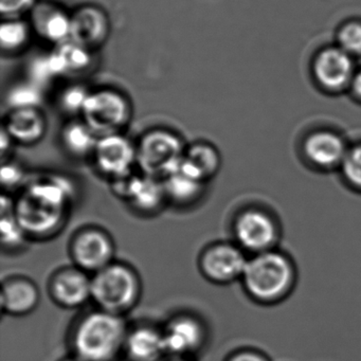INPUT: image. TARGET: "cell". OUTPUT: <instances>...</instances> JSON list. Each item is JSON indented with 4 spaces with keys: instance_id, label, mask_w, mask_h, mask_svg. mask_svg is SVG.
<instances>
[{
    "instance_id": "6da1fadb",
    "label": "cell",
    "mask_w": 361,
    "mask_h": 361,
    "mask_svg": "<svg viewBox=\"0 0 361 361\" xmlns=\"http://www.w3.org/2000/svg\"><path fill=\"white\" fill-rule=\"evenodd\" d=\"M75 196L73 181L51 175L29 181L16 202V214L29 238H51L68 216Z\"/></svg>"
},
{
    "instance_id": "7a4b0ae2",
    "label": "cell",
    "mask_w": 361,
    "mask_h": 361,
    "mask_svg": "<svg viewBox=\"0 0 361 361\" xmlns=\"http://www.w3.org/2000/svg\"><path fill=\"white\" fill-rule=\"evenodd\" d=\"M128 334L123 316L101 310L88 312L71 334L73 357L79 361H117L124 355Z\"/></svg>"
},
{
    "instance_id": "3957f363",
    "label": "cell",
    "mask_w": 361,
    "mask_h": 361,
    "mask_svg": "<svg viewBox=\"0 0 361 361\" xmlns=\"http://www.w3.org/2000/svg\"><path fill=\"white\" fill-rule=\"evenodd\" d=\"M297 281L295 264L282 251L272 249L249 257L242 283L249 297L274 304L288 297Z\"/></svg>"
},
{
    "instance_id": "277c9868",
    "label": "cell",
    "mask_w": 361,
    "mask_h": 361,
    "mask_svg": "<svg viewBox=\"0 0 361 361\" xmlns=\"http://www.w3.org/2000/svg\"><path fill=\"white\" fill-rule=\"evenodd\" d=\"M141 282L126 264L113 262L92 276V299L99 310L123 316L138 303Z\"/></svg>"
},
{
    "instance_id": "5b68a950",
    "label": "cell",
    "mask_w": 361,
    "mask_h": 361,
    "mask_svg": "<svg viewBox=\"0 0 361 361\" xmlns=\"http://www.w3.org/2000/svg\"><path fill=\"white\" fill-rule=\"evenodd\" d=\"M137 145V166L143 174L164 178L178 168L185 145L178 135L168 130L145 133Z\"/></svg>"
},
{
    "instance_id": "8992f818",
    "label": "cell",
    "mask_w": 361,
    "mask_h": 361,
    "mask_svg": "<svg viewBox=\"0 0 361 361\" xmlns=\"http://www.w3.org/2000/svg\"><path fill=\"white\" fill-rule=\"evenodd\" d=\"M132 115L130 100L111 88L90 92L82 113L83 121L99 138L121 133L130 123Z\"/></svg>"
},
{
    "instance_id": "52a82bcc",
    "label": "cell",
    "mask_w": 361,
    "mask_h": 361,
    "mask_svg": "<svg viewBox=\"0 0 361 361\" xmlns=\"http://www.w3.org/2000/svg\"><path fill=\"white\" fill-rule=\"evenodd\" d=\"M233 234L236 244L245 252L259 255L276 249L280 240V226L271 213L252 207L236 215Z\"/></svg>"
},
{
    "instance_id": "ba28073f",
    "label": "cell",
    "mask_w": 361,
    "mask_h": 361,
    "mask_svg": "<svg viewBox=\"0 0 361 361\" xmlns=\"http://www.w3.org/2000/svg\"><path fill=\"white\" fill-rule=\"evenodd\" d=\"M248 259L238 244L215 243L200 255V271L215 284H230L238 279L242 280Z\"/></svg>"
},
{
    "instance_id": "9c48e42d",
    "label": "cell",
    "mask_w": 361,
    "mask_h": 361,
    "mask_svg": "<svg viewBox=\"0 0 361 361\" xmlns=\"http://www.w3.org/2000/svg\"><path fill=\"white\" fill-rule=\"evenodd\" d=\"M71 253L77 267L88 274H96L113 263L115 244L104 230L84 228L73 236Z\"/></svg>"
},
{
    "instance_id": "30bf717a",
    "label": "cell",
    "mask_w": 361,
    "mask_h": 361,
    "mask_svg": "<svg viewBox=\"0 0 361 361\" xmlns=\"http://www.w3.org/2000/svg\"><path fill=\"white\" fill-rule=\"evenodd\" d=\"M92 158L97 169L104 176L117 180L134 173L137 145L122 133L107 135L99 138Z\"/></svg>"
},
{
    "instance_id": "8fae6325",
    "label": "cell",
    "mask_w": 361,
    "mask_h": 361,
    "mask_svg": "<svg viewBox=\"0 0 361 361\" xmlns=\"http://www.w3.org/2000/svg\"><path fill=\"white\" fill-rule=\"evenodd\" d=\"M116 194L137 212L154 213L161 208L166 200L162 179L141 174L128 175L113 181Z\"/></svg>"
},
{
    "instance_id": "7c38bea8",
    "label": "cell",
    "mask_w": 361,
    "mask_h": 361,
    "mask_svg": "<svg viewBox=\"0 0 361 361\" xmlns=\"http://www.w3.org/2000/svg\"><path fill=\"white\" fill-rule=\"evenodd\" d=\"M71 16V41L92 51L104 45L111 35V22L102 8L86 5L78 8Z\"/></svg>"
},
{
    "instance_id": "4fadbf2b",
    "label": "cell",
    "mask_w": 361,
    "mask_h": 361,
    "mask_svg": "<svg viewBox=\"0 0 361 361\" xmlns=\"http://www.w3.org/2000/svg\"><path fill=\"white\" fill-rule=\"evenodd\" d=\"M162 331L171 356H190L198 352L207 339L204 323L192 314L174 317Z\"/></svg>"
},
{
    "instance_id": "5bb4252c",
    "label": "cell",
    "mask_w": 361,
    "mask_h": 361,
    "mask_svg": "<svg viewBox=\"0 0 361 361\" xmlns=\"http://www.w3.org/2000/svg\"><path fill=\"white\" fill-rule=\"evenodd\" d=\"M49 291L58 305L80 307L92 299V278L77 266L63 268L50 280Z\"/></svg>"
},
{
    "instance_id": "9a60e30c",
    "label": "cell",
    "mask_w": 361,
    "mask_h": 361,
    "mask_svg": "<svg viewBox=\"0 0 361 361\" xmlns=\"http://www.w3.org/2000/svg\"><path fill=\"white\" fill-rule=\"evenodd\" d=\"M30 14L31 28L42 39L56 46L71 41V16L64 10L54 4L37 3Z\"/></svg>"
},
{
    "instance_id": "2e32d148",
    "label": "cell",
    "mask_w": 361,
    "mask_h": 361,
    "mask_svg": "<svg viewBox=\"0 0 361 361\" xmlns=\"http://www.w3.org/2000/svg\"><path fill=\"white\" fill-rule=\"evenodd\" d=\"M348 152L343 139L329 132L316 133L308 137L304 145L306 159L322 171L340 169Z\"/></svg>"
},
{
    "instance_id": "e0dca14e",
    "label": "cell",
    "mask_w": 361,
    "mask_h": 361,
    "mask_svg": "<svg viewBox=\"0 0 361 361\" xmlns=\"http://www.w3.org/2000/svg\"><path fill=\"white\" fill-rule=\"evenodd\" d=\"M166 354L164 331L149 325L128 331L124 345L128 361H162Z\"/></svg>"
},
{
    "instance_id": "ac0fdd59",
    "label": "cell",
    "mask_w": 361,
    "mask_h": 361,
    "mask_svg": "<svg viewBox=\"0 0 361 361\" xmlns=\"http://www.w3.org/2000/svg\"><path fill=\"white\" fill-rule=\"evenodd\" d=\"M3 126L14 142L33 145L39 143L45 136L47 121L39 107H30L11 109Z\"/></svg>"
},
{
    "instance_id": "d6986e66",
    "label": "cell",
    "mask_w": 361,
    "mask_h": 361,
    "mask_svg": "<svg viewBox=\"0 0 361 361\" xmlns=\"http://www.w3.org/2000/svg\"><path fill=\"white\" fill-rule=\"evenodd\" d=\"M39 291L35 282L16 276L4 281L1 289V308L12 316L30 314L39 305Z\"/></svg>"
},
{
    "instance_id": "ffe728a7",
    "label": "cell",
    "mask_w": 361,
    "mask_h": 361,
    "mask_svg": "<svg viewBox=\"0 0 361 361\" xmlns=\"http://www.w3.org/2000/svg\"><path fill=\"white\" fill-rule=\"evenodd\" d=\"M317 78L325 87L339 90L353 75V61L341 48L326 49L317 59L314 65Z\"/></svg>"
},
{
    "instance_id": "44dd1931",
    "label": "cell",
    "mask_w": 361,
    "mask_h": 361,
    "mask_svg": "<svg viewBox=\"0 0 361 361\" xmlns=\"http://www.w3.org/2000/svg\"><path fill=\"white\" fill-rule=\"evenodd\" d=\"M221 164V155L212 145L196 142L185 149L179 166L187 174L206 183L217 174Z\"/></svg>"
},
{
    "instance_id": "7402d4cb",
    "label": "cell",
    "mask_w": 361,
    "mask_h": 361,
    "mask_svg": "<svg viewBox=\"0 0 361 361\" xmlns=\"http://www.w3.org/2000/svg\"><path fill=\"white\" fill-rule=\"evenodd\" d=\"M166 200L177 206H188L200 200L206 183L181 170L180 166L162 178Z\"/></svg>"
},
{
    "instance_id": "603a6c76",
    "label": "cell",
    "mask_w": 361,
    "mask_h": 361,
    "mask_svg": "<svg viewBox=\"0 0 361 361\" xmlns=\"http://www.w3.org/2000/svg\"><path fill=\"white\" fill-rule=\"evenodd\" d=\"M61 139L65 149L71 156L85 158L94 155L99 137L83 120H73L63 128Z\"/></svg>"
},
{
    "instance_id": "cb8c5ba5",
    "label": "cell",
    "mask_w": 361,
    "mask_h": 361,
    "mask_svg": "<svg viewBox=\"0 0 361 361\" xmlns=\"http://www.w3.org/2000/svg\"><path fill=\"white\" fill-rule=\"evenodd\" d=\"M1 245L4 249L16 250L25 245L28 240V234L20 225L16 214V202L4 194L1 197Z\"/></svg>"
},
{
    "instance_id": "d4e9b609",
    "label": "cell",
    "mask_w": 361,
    "mask_h": 361,
    "mask_svg": "<svg viewBox=\"0 0 361 361\" xmlns=\"http://www.w3.org/2000/svg\"><path fill=\"white\" fill-rule=\"evenodd\" d=\"M31 25L22 18L4 20L0 27V44L4 51L18 52L28 45L31 37Z\"/></svg>"
},
{
    "instance_id": "484cf974",
    "label": "cell",
    "mask_w": 361,
    "mask_h": 361,
    "mask_svg": "<svg viewBox=\"0 0 361 361\" xmlns=\"http://www.w3.org/2000/svg\"><path fill=\"white\" fill-rule=\"evenodd\" d=\"M63 62L66 67L67 75L73 73H82L92 65V50L87 49L75 42L69 41L62 45L56 46Z\"/></svg>"
},
{
    "instance_id": "4316f807",
    "label": "cell",
    "mask_w": 361,
    "mask_h": 361,
    "mask_svg": "<svg viewBox=\"0 0 361 361\" xmlns=\"http://www.w3.org/2000/svg\"><path fill=\"white\" fill-rule=\"evenodd\" d=\"M7 102L11 109L39 107L42 102L41 87L33 84H20L8 92Z\"/></svg>"
},
{
    "instance_id": "83f0119b",
    "label": "cell",
    "mask_w": 361,
    "mask_h": 361,
    "mask_svg": "<svg viewBox=\"0 0 361 361\" xmlns=\"http://www.w3.org/2000/svg\"><path fill=\"white\" fill-rule=\"evenodd\" d=\"M90 92H92L81 84L67 86L59 96L60 109L69 115H82Z\"/></svg>"
},
{
    "instance_id": "f1b7e54d",
    "label": "cell",
    "mask_w": 361,
    "mask_h": 361,
    "mask_svg": "<svg viewBox=\"0 0 361 361\" xmlns=\"http://www.w3.org/2000/svg\"><path fill=\"white\" fill-rule=\"evenodd\" d=\"M340 171L348 187L361 192V145L348 149Z\"/></svg>"
},
{
    "instance_id": "f546056e",
    "label": "cell",
    "mask_w": 361,
    "mask_h": 361,
    "mask_svg": "<svg viewBox=\"0 0 361 361\" xmlns=\"http://www.w3.org/2000/svg\"><path fill=\"white\" fill-rule=\"evenodd\" d=\"M56 68L58 67L51 54L35 59L29 68L31 82L39 87L46 85L56 78L61 77Z\"/></svg>"
},
{
    "instance_id": "4dcf8cb0",
    "label": "cell",
    "mask_w": 361,
    "mask_h": 361,
    "mask_svg": "<svg viewBox=\"0 0 361 361\" xmlns=\"http://www.w3.org/2000/svg\"><path fill=\"white\" fill-rule=\"evenodd\" d=\"M1 183L8 190L25 188L27 185V173L20 164H14L11 160L3 161L1 166Z\"/></svg>"
},
{
    "instance_id": "1f68e13d",
    "label": "cell",
    "mask_w": 361,
    "mask_h": 361,
    "mask_svg": "<svg viewBox=\"0 0 361 361\" xmlns=\"http://www.w3.org/2000/svg\"><path fill=\"white\" fill-rule=\"evenodd\" d=\"M340 48L346 54H361V24L346 25L339 33Z\"/></svg>"
},
{
    "instance_id": "d6a6232c",
    "label": "cell",
    "mask_w": 361,
    "mask_h": 361,
    "mask_svg": "<svg viewBox=\"0 0 361 361\" xmlns=\"http://www.w3.org/2000/svg\"><path fill=\"white\" fill-rule=\"evenodd\" d=\"M37 5V0H0V12L3 20L22 18Z\"/></svg>"
},
{
    "instance_id": "836d02e7",
    "label": "cell",
    "mask_w": 361,
    "mask_h": 361,
    "mask_svg": "<svg viewBox=\"0 0 361 361\" xmlns=\"http://www.w3.org/2000/svg\"><path fill=\"white\" fill-rule=\"evenodd\" d=\"M225 361H272L267 355L261 350L253 348H242L235 350L226 358Z\"/></svg>"
},
{
    "instance_id": "e575fe53",
    "label": "cell",
    "mask_w": 361,
    "mask_h": 361,
    "mask_svg": "<svg viewBox=\"0 0 361 361\" xmlns=\"http://www.w3.org/2000/svg\"><path fill=\"white\" fill-rule=\"evenodd\" d=\"M13 143H16L13 139L11 138L9 133L3 126L1 128V133H0V151H1V159H3V161L7 160V156H9L12 147H13Z\"/></svg>"
},
{
    "instance_id": "d590c367",
    "label": "cell",
    "mask_w": 361,
    "mask_h": 361,
    "mask_svg": "<svg viewBox=\"0 0 361 361\" xmlns=\"http://www.w3.org/2000/svg\"><path fill=\"white\" fill-rule=\"evenodd\" d=\"M353 90L359 97H361V71L357 73L354 81H353Z\"/></svg>"
},
{
    "instance_id": "8d00e7d4",
    "label": "cell",
    "mask_w": 361,
    "mask_h": 361,
    "mask_svg": "<svg viewBox=\"0 0 361 361\" xmlns=\"http://www.w3.org/2000/svg\"><path fill=\"white\" fill-rule=\"evenodd\" d=\"M162 361H191L187 357L171 356L170 358L164 359Z\"/></svg>"
},
{
    "instance_id": "74e56055",
    "label": "cell",
    "mask_w": 361,
    "mask_h": 361,
    "mask_svg": "<svg viewBox=\"0 0 361 361\" xmlns=\"http://www.w3.org/2000/svg\"><path fill=\"white\" fill-rule=\"evenodd\" d=\"M61 361H79L78 359L73 358V356L68 357V358L63 359V360Z\"/></svg>"
}]
</instances>
